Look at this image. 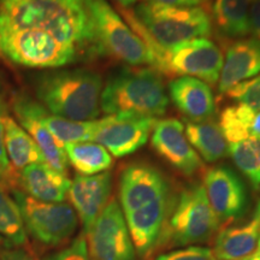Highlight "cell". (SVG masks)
Returning <instances> with one entry per match:
<instances>
[{"label":"cell","instance_id":"obj_7","mask_svg":"<svg viewBox=\"0 0 260 260\" xmlns=\"http://www.w3.org/2000/svg\"><path fill=\"white\" fill-rule=\"evenodd\" d=\"M96 40L104 54L123 63L151 65L145 42L106 0H87Z\"/></svg>","mask_w":260,"mask_h":260},{"label":"cell","instance_id":"obj_15","mask_svg":"<svg viewBox=\"0 0 260 260\" xmlns=\"http://www.w3.org/2000/svg\"><path fill=\"white\" fill-rule=\"evenodd\" d=\"M12 109L19 121V124L31 136L39 148L41 149L45 161L57 171L67 175L69 161H68L64 147L54 139V136L51 134L42 121L46 109L30 98L22 95V94L15 96Z\"/></svg>","mask_w":260,"mask_h":260},{"label":"cell","instance_id":"obj_13","mask_svg":"<svg viewBox=\"0 0 260 260\" xmlns=\"http://www.w3.org/2000/svg\"><path fill=\"white\" fill-rule=\"evenodd\" d=\"M151 145L159 157L186 176L203 168L200 155L188 141L183 123L176 118L157 119L151 133Z\"/></svg>","mask_w":260,"mask_h":260},{"label":"cell","instance_id":"obj_14","mask_svg":"<svg viewBox=\"0 0 260 260\" xmlns=\"http://www.w3.org/2000/svg\"><path fill=\"white\" fill-rule=\"evenodd\" d=\"M169 193L167 178L146 162L129 164L119 177V203L128 214Z\"/></svg>","mask_w":260,"mask_h":260},{"label":"cell","instance_id":"obj_21","mask_svg":"<svg viewBox=\"0 0 260 260\" xmlns=\"http://www.w3.org/2000/svg\"><path fill=\"white\" fill-rule=\"evenodd\" d=\"M19 184L32 199L44 203H63L67 199L71 181L47 162H38L21 170Z\"/></svg>","mask_w":260,"mask_h":260},{"label":"cell","instance_id":"obj_24","mask_svg":"<svg viewBox=\"0 0 260 260\" xmlns=\"http://www.w3.org/2000/svg\"><path fill=\"white\" fill-rule=\"evenodd\" d=\"M184 130L191 147L207 162L218 161L228 155V142L218 123L188 122Z\"/></svg>","mask_w":260,"mask_h":260},{"label":"cell","instance_id":"obj_3","mask_svg":"<svg viewBox=\"0 0 260 260\" xmlns=\"http://www.w3.org/2000/svg\"><path fill=\"white\" fill-rule=\"evenodd\" d=\"M35 89L38 99L54 116L86 122L100 113L103 80L95 71H51L39 77Z\"/></svg>","mask_w":260,"mask_h":260},{"label":"cell","instance_id":"obj_6","mask_svg":"<svg viewBox=\"0 0 260 260\" xmlns=\"http://www.w3.org/2000/svg\"><path fill=\"white\" fill-rule=\"evenodd\" d=\"M0 53L12 63L32 69H57L82 58L74 47L38 29L0 30Z\"/></svg>","mask_w":260,"mask_h":260},{"label":"cell","instance_id":"obj_26","mask_svg":"<svg viewBox=\"0 0 260 260\" xmlns=\"http://www.w3.org/2000/svg\"><path fill=\"white\" fill-rule=\"evenodd\" d=\"M228 154L236 168L251 182L254 189L260 188V135H251L235 144L228 145Z\"/></svg>","mask_w":260,"mask_h":260},{"label":"cell","instance_id":"obj_20","mask_svg":"<svg viewBox=\"0 0 260 260\" xmlns=\"http://www.w3.org/2000/svg\"><path fill=\"white\" fill-rule=\"evenodd\" d=\"M260 247V200L253 217L242 225L225 228L216 237L213 253L218 260H243Z\"/></svg>","mask_w":260,"mask_h":260},{"label":"cell","instance_id":"obj_32","mask_svg":"<svg viewBox=\"0 0 260 260\" xmlns=\"http://www.w3.org/2000/svg\"><path fill=\"white\" fill-rule=\"evenodd\" d=\"M8 113L5 103L0 98V184H9L14 181V170L6 154L4 142V117Z\"/></svg>","mask_w":260,"mask_h":260},{"label":"cell","instance_id":"obj_5","mask_svg":"<svg viewBox=\"0 0 260 260\" xmlns=\"http://www.w3.org/2000/svg\"><path fill=\"white\" fill-rule=\"evenodd\" d=\"M149 37L162 47H172L212 34V19L201 6H172L144 2L132 10Z\"/></svg>","mask_w":260,"mask_h":260},{"label":"cell","instance_id":"obj_34","mask_svg":"<svg viewBox=\"0 0 260 260\" xmlns=\"http://www.w3.org/2000/svg\"><path fill=\"white\" fill-rule=\"evenodd\" d=\"M249 34L260 40V0H252L249 9Z\"/></svg>","mask_w":260,"mask_h":260},{"label":"cell","instance_id":"obj_39","mask_svg":"<svg viewBox=\"0 0 260 260\" xmlns=\"http://www.w3.org/2000/svg\"><path fill=\"white\" fill-rule=\"evenodd\" d=\"M243 260H260V252H256L252 256H249V258L243 259Z\"/></svg>","mask_w":260,"mask_h":260},{"label":"cell","instance_id":"obj_11","mask_svg":"<svg viewBox=\"0 0 260 260\" xmlns=\"http://www.w3.org/2000/svg\"><path fill=\"white\" fill-rule=\"evenodd\" d=\"M155 122L154 117L107 115L99 119L92 141L104 146L113 157H126L146 145Z\"/></svg>","mask_w":260,"mask_h":260},{"label":"cell","instance_id":"obj_38","mask_svg":"<svg viewBox=\"0 0 260 260\" xmlns=\"http://www.w3.org/2000/svg\"><path fill=\"white\" fill-rule=\"evenodd\" d=\"M113 2L117 3V4L119 5V8H123V9H129L130 6H133L136 3L139 2V0H113Z\"/></svg>","mask_w":260,"mask_h":260},{"label":"cell","instance_id":"obj_16","mask_svg":"<svg viewBox=\"0 0 260 260\" xmlns=\"http://www.w3.org/2000/svg\"><path fill=\"white\" fill-rule=\"evenodd\" d=\"M112 189V175L110 171L93 176L77 175L71 182L70 203L83 226V234L92 228L99 214L109 204Z\"/></svg>","mask_w":260,"mask_h":260},{"label":"cell","instance_id":"obj_22","mask_svg":"<svg viewBox=\"0 0 260 260\" xmlns=\"http://www.w3.org/2000/svg\"><path fill=\"white\" fill-rule=\"evenodd\" d=\"M4 142L9 161L16 170H23L31 164L46 162L37 142L8 113L4 117Z\"/></svg>","mask_w":260,"mask_h":260},{"label":"cell","instance_id":"obj_18","mask_svg":"<svg viewBox=\"0 0 260 260\" xmlns=\"http://www.w3.org/2000/svg\"><path fill=\"white\" fill-rule=\"evenodd\" d=\"M260 74V40L239 39L229 45L218 81L220 95L236 84L252 79Z\"/></svg>","mask_w":260,"mask_h":260},{"label":"cell","instance_id":"obj_27","mask_svg":"<svg viewBox=\"0 0 260 260\" xmlns=\"http://www.w3.org/2000/svg\"><path fill=\"white\" fill-rule=\"evenodd\" d=\"M45 125L50 130L51 134L54 136L59 144L63 146L73 142L92 141L94 133L99 124V119L94 121H71V119L63 118L54 115H50L47 111L42 117Z\"/></svg>","mask_w":260,"mask_h":260},{"label":"cell","instance_id":"obj_41","mask_svg":"<svg viewBox=\"0 0 260 260\" xmlns=\"http://www.w3.org/2000/svg\"><path fill=\"white\" fill-rule=\"evenodd\" d=\"M258 252H260V247H259V249H258Z\"/></svg>","mask_w":260,"mask_h":260},{"label":"cell","instance_id":"obj_2","mask_svg":"<svg viewBox=\"0 0 260 260\" xmlns=\"http://www.w3.org/2000/svg\"><path fill=\"white\" fill-rule=\"evenodd\" d=\"M122 17L141 38L151 57V68L168 77L190 76L216 86L223 68V52L207 38L193 39L172 47L157 44L139 23L132 10L119 8Z\"/></svg>","mask_w":260,"mask_h":260},{"label":"cell","instance_id":"obj_29","mask_svg":"<svg viewBox=\"0 0 260 260\" xmlns=\"http://www.w3.org/2000/svg\"><path fill=\"white\" fill-rule=\"evenodd\" d=\"M256 112L245 105H230L220 113L219 128L228 145L247 139L252 134V122Z\"/></svg>","mask_w":260,"mask_h":260},{"label":"cell","instance_id":"obj_17","mask_svg":"<svg viewBox=\"0 0 260 260\" xmlns=\"http://www.w3.org/2000/svg\"><path fill=\"white\" fill-rule=\"evenodd\" d=\"M170 200L169 193L140 209L124 214L135 251L141 256L153 251L167 222Z\"/></svg>","mask_w":260,"mask_h":260},{"label":"cell","instance_id":"obj_4","mask_svg":"<svg viewBox=\"0 0 260 260\" xmlns=\"http://www.w3.org/2000/svg\"><path fill=\"white\" fill-rule=\"evenodd\" d=\"M169 105L160 74L153 68H121L103 87L100 109L106 115L160 117Z\"/></svg>","mask_w":260,"mask_h":260},{"label":"cell","instance_id":"obj_31","mask_svg":"<svg viewBox=\"0 0 260 260\" xmlns=\"http://www.w3.org/2000/svg\"><path fill=\"white\" fill-rule=\"evenodd\" d=\"M44 260H93L90 258L88 247H87L86 236L82 233L74 240L70 246L61 251L48 255Z\"/></svg>","mask_w":260,"mask_h":260},{"label":"cell","instance_id":"obj_33","mask_svg":"<svg viewBox=\"0 0 260 260\" xmlns=\"http://www.w3.org/2000/svg\"><path fill=\"white\" fill-rule=\"evenodd\" d=\"M157 260H218L212 249L201 246H190L159 255Z\"/></svg>","mask_w":260,"mask_h":260},{"label":"cell","instance_id":"obj_1","mask_svg":"<svg viewBox=\"0 0 260 260\" xmlns=\"http://www.w3.org/2000/svg\"><path fill=\"white\" fill-rule=\"evenodd\" d=\"M38 29L79 51L104 54L98 44L87 0H0V30Z\"/></svg>","mask_w":260,"mask_h":260},{"label":"cell","instance_id":"obj_10","mask_svg":"<svg viewBox=\"0 0 260 260\" xmlns=\"http://www.w3.org/2000/svg\"><path fill=\"white\" fill-rule=\"evenodd\" d=\"M84 236L93 260H135L124 213L116 199L109 201Z\"/></svg>","mask_w":260,"mask_h":260},{"label":"cell","instance_id":"obj_25","mask_svg":"<svg viewBox=\"0 0 260 260\" xmlns=\"http://www.w3.org/2000/svg\"><path fill=\"white\" fill-rule=\"evenodd\" d=\"M68 161L83 176H93L109 170L113 158L104 146L94 141L73 142L64 145Z\"/></svg>","mask_w":260,"mask_h":260},{"label":"cell","instance_id":"obj_28","mask_svg":"<svg viewBox=\"0 0 260 260\" xmlns=\"http://www.w3.org/2000/svg\"><path fill=\"white\" fill-rule=\"evenodd\" d=\"M0 236H3L10 245L21 247L27 243L21 211L14 199L0 186Z\"/></svg>","mask_w":260,"mask_h":260},{"label":"cell","instance_id":"obj_30","mask_svg":"<svg viewBox=\"0 0 260 260\" xmlns=\"http://www.w3.org/2000/svg\"><path fill=\"white\" fill-rule=\"evenodd\" d=\"M228 98L240 105H245L254 112L260 111V74L236 84L225 93Z\"/></svg>","mask_w":260,"mask_h":260},{"label":"cell","instance_id":"obj_9","mask_svg":"<svg viewBox=\"0 0 260 260\" xmlns=\"http://www.w3.org/2000/svg\"><path fill=\"white\" fill-rule=\"evenodd\" d=\"M14 200L21 211L25 232L45 246L56 247L76 232L79 217L65 203H44L21 190H14Z\"/></svg>","mask_w":260,"mask_h":260},{"label":"cell","instance_id":"obj_23","mask_svg":"<svg viewBox=\"0 0 260 260\" xmlns=\"http://www.w3.org/2000/svg\"><path fill=\"white\" fill-rule=\"evenodd\" d=\"M252 0H213L212 25L228 39H242L249 34Z\"/></svg>","mask_w":260,"mask_h":260},{"label":"cell","instance_id":"obj_19","mask_svg":"<svg viewBox=\"0 0 260 260\" xmlns=\"http://www.w3.org/2000/svg\"><path fill=\"white\" fill-rule=\"evenodd\" d=\"M169 94L178 111L190 122L209 121L216 115V100L211 86L190 76H181L169 83Z\"/></svg>","mask_w":260,"mask_h":260},{"label":"cell","instance_id":"obj_35","mask_svg":"<svg viewBox=\"0 0 260 260\" xmlns=\"http://www.w3.org/2000/svg\"><path fill=\"white\" fill-rule=\"evenodd\" d=\"M0 260H35L23 249L4 248L0 252Z\"/></svg>","mask_w":260,"mask_h":260},{"label":"cell","instance_id":"obj_40","mask_svg":"<svg viewBox=\"0 0 260 260\" xmlns=\"http://www.w3.org/2000/svg\"><path fill=\"white\" fill-rule=\"evenodd\" d=\"M4 246H5V239L3 236H0V252L3 251Z\"/></svg>","mask_w":260,"mask_h":260},{"label":"cell","instance_id":"obj_8","mask_svg":"<svg viewBox=\"0 0 260 260\" xmlns=\"http://www.w3.org/2000/svg\"><path fill=\"white\" fill-rule=\"evenodd\" d=\"M219 226L204 186L194 184L178 195L168 220V235L172 245L187 246L209 241Z\"/></svg>","mask_w":260,"mask_h":260},{"label":"cell","instance_id":"obj_37","mask_svg":"<svg viewBox=\"0 0 260 260\" xmlns=\"http://www.w3.org/2000/svg\"><path fill=\"white\" fill-rule=\"evenodd\" d=\"M252 134L253 135H260V111L256 112L254 115V118H253Z\"/></svg>","mask_w":260,"mask_h":260},{"label":"cell","instance_id":"obj_36","mask_svg":"<svg viewBox=\"0 0 260 260\" xmlns=\"http://www.w3.org/2000/svg\"><path fill=\"white\" fill-rule=\"evenodd\" d=\"M146 2L158 3V4H164V5L189 6V8H194V6H201L204 4H207L210 0H146Z\"/></svg>","mask_w":260,"mask_h":260},{"label":"cell","instance_id":"obj_12","mask_svg":"<svg viewBox=\"0 0 260 260\" xmlns=\"http://www.w3.org/2000/svg\"><path fill=\"white\" fill-rule=\"evenodd\" d=\"M203 186L220 225L240 218L245 212L247 206L245 184L230 168L219 165L207 169Z\"/></svg>","mask_w":260,"mask_h":260}]
</instances>
